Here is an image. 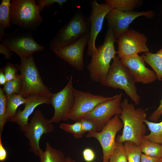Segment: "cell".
Masks as SVG:
<instances>
[{
    "label": "cell",
    "instance_id": "obj_35",
    "mask_svg": "<svg viewBox=\"0 0 162 162\" xmlns=\"http://www.w3.org/2000/svg\"><path fill=\"white\" fill-rule=\"evenodd\" d=\"M162 115V98L160 104L155 110L151 115L149 119L154 122H157Z\"/></svg>",
    "mask_w": 162,
    "mask_h": 162
},
{
    "label": "cell",
    "instance_id": "obj_14",
    "mask_svg": "<svg viewBox=\"0 0 162 162\" xmlns=\"http://www.w3.org/2000/svg\"><path fill=\"white\" fill-rule=\"evenodd\" d=\"M75 100L70 113L69 119L78 121L92 111L96 106L114 98L95 95L90 93L74 89Z\"/></svg>",
    "mask_w": 162,
    "mask_h": 162
},
{
    "label": "cell",
    "instance_id": "obj_8",
    "mask_svg": "<svg viewBox=\"0 0 162 162\" xmlns=\"http://www.w3.org/2000/svg\"><path fill=\"white\" fill-rule=\"evenodd\" d=\"M123 127V123L119 115L113 116L99 131L88 132L87 138H94L100 143L103 154V162L109 161L110 157L116 147L117 133Z\"/></svg>",
    "mask_w": 162,
    "mask_h": 162
},
{
    "label": "cell",
    "instance_id": "obj_23",
    "mask_svg": "<svg viewBox=\"0 0 162 162\" xmlns=\"http://www.w3.org/2000/svg\"><path fill=\"white\" fill-rule=\"evenodd\" d=\"M27 100V98H24L19 94H13L8 99L7 122L9 119L15 116L18 107L22 104H24Z\"/></svg>",
    "mask_w": 162,
    "mask_h": 162
},
{
    "label": "cell",
    "instance_id": "obj_42",
    "mask_svg": "<svg viewBox=\"0 0 162 162\" xmlns=\"http://www.w3.org/2000/svg\"><path fill=\"white\" fill-rule=\"evenodd\" d=\"M159 162H162V158L160 159V160Z\"/></svg>",
    "mask_w": 162,
    "mask_h": 162
},
{
    "label": "cell",
    "instance_id": "obj_15",
    "mask_svg": "<svg viewBox=\"0 0 162 162\" xmlns=\"http://www.w3.org/2000/svg\"><path fill=\"white\" fill-rule=\"evenodd\" d=\"M92 10L89 17L90 22V35L88 43L87 52L91 56L96 50L95 41L101 31L104 18L112 8L106 3L99 4L97 0L91 2Z\"/></svg>",
    "mask_w": 162,
    "mask_h": 162
},
{
    "label": "cell",
    "instance_id": "obj_5",
    "mask_svg": "<svg viewBox=\"0 0 162 162\" xmlns=\"http://www.w3.org/2000/svg\"><path fill=\"white\" fill-rule=\"evenodd\" d=\"M89 17L85 16L78 8L70 20L61 28L51 40L50 46L52 51L77 41L90 32Z\"/></svg>",
    "mask_w": 162,
    "mask_h": 162
},
{
    "label": "cell",
    "instance_id": "obj_3",
    "mask_svg": "<svg viewBox=\"0 0 162 162\" xmlns=\"http://www.w3.org/2000/svg\"><path fill=\"white\" fill-rule=\"evenodd\" d=\"M16 66L22 81L19 94L25 98L34 95L51 98L52 93L43 82L32 55L20 58V64Z\"/></svg>",
    "mask_w": 162,
    "mask_h": 162
},
{
    "label": "cell",
    "instance_id": "obj_31",
    "mask_svg": "<svg viewBox=\"0 0 162 162\" xmlns=\"http://www.w3.org/2000/svg\"><path fill=\"white\" fill-rule=\"evenodd\" d=\"M3 69L7 81L16 79L19 75L17 67L10 63L7 62Z\"/></svg>",
    "mask_w": 162,
    "mask_h": 162
},
{
    "label": "cell",
    "instance_id": "obj_29",
    "mask_svg": "<svg viewBox=\"0 0 162 162\" xmlns=\"http://www.w3.org/2000/svg\"><path fill=\"white\" fill-rule=\"evenodd\" d=\"M116 146L110 155L109 162H128L123 143L116 140Z\"/></svg>",
    "mask_w": 162,
    "mask_h": 162
},
{
    "label": "cell",
    "instance_id": "obj_18",
    "mask_svg": "<svg viewBox=\"0 0 162 162\" xmlns=\"http://www.w3.org/2000/svg\"><path fill=\"white\" fill-rule=\"evenodd\" d=\"M27 98L23 109L17 111L14 116L9 119L8 122H14L19 126L20 130L24 132L28 123L29 117L35 108L43 104H50L51 98L43 96L34 95Z\"/></svg>",
    "mask_w": 162,
    "mask_h": 162
},
{
    "label": "cell",
    "instance_id": "obj_43",
    "mask_svg": "<svg viewBox=\"0 0 162 162\" xmlns=\"http://www.w3.org/2000/svg\"><path fill=\"white\" fill-rule=\"evenodd\" d=\"M107 162H109V161H108Z\"/></svg>",
    "mask_w": 162,
    "mask_h": 162
},
{
    "label": "cell",
    "instance_id": "obj_10",
    "mask_svg": "<svg viewBox=\"0 0 162 162\" xmlns=\"http://www.w3.org/2000/svg\"><path fill=\"white\" fill-rule=\"evenodd\" d=\"M73 78V76H71L68 83L62 89L52 93L51 95L50 104L53 107L54 112L50 120L53 123L69 119L75 100Z\"/></svg>",
    "mask_w": 162,
    "mask_h": 162
},
{
    "label": "cell",
    "instance_id": "obj_16",
    "mask_svg": "<svg viewBox=\"0 0 162 162\" xmlns=\"http://www.w3.org/2000/svg\"><path fill=\"white\" fill-rule=\"evenodd\" d=\"M89 35V32L75 42L52 51L75 68L82 70L84 68L83 52Z\"/></svg>",
    "mask_w": 162,
    "mask_h": 162
},
{
    "label": "cell",
    "instance_id": "obj_41",
    "mask_svg": "<svg viewBox=\"0 0 162 162\" xmlns=\"http://www.w3.org/2000/svg\"><path fill=\"white\" fill-rule=\"evenodd\" d=\"M66 162H75V161L71 157L68 156L66 157Z\"/></svg>",
    "mask_w": 162,
    "mask_h": 162
},
{
    "label": "cell",
    "instance_id": "obj_38",
    "mask_svg": "<svg viewBox=\"0 0 162 162\" xmlns=\"http://www.w3.org/2000/svg\"><path fill=\"white\" fill-rule=\"evenodd\" d=\"M160 158L152 157L142 153L140 162H159Z\"/></svg>",
    "mask_w": 162,
    "mask_h": 162
},
{
    "label": "cell",
    "instance_id": "obj_39",
    "mask_svg": "<svg viewBox=\"0 0 162 162\" xmlns=\"http://www.w3.org/2000/svg\"><path fill=\"white\" fill-rule=\"evenodd\" d=\"M7 81L4 72L3 68H1L0 69V85L4 86L6 83Z\"/></svg>",
    "mask_w": 162,
    "mask_h": 162
},
{
    "label": "cell",
    "instance_id": "obj_22",
    "mask_svg": "<svg viewBox=\"0 0 162 162\" xmlns=\"http://www.w3.org/2000/svg\"><path fill=\"white\" fill-rule=\"evenodd\" d=\"M144 123L147 125L150 132L149 134L145 135L142 139L162 144V121L157 123L150 122L146 119Z\"/></svg>",
    "mask_w": 162,
    "mask_h": 162
},
{
    "label": "cell",
    "instance_id": "obj_20",
    "mask_svg": "<svg viewBox=\"0 0 162 162\" xmlns=\"http://www.w3.org/2000/svg\"><path fill=\"white\" fill-rule=\"evenodd\" d=\"M40 162H66V157L62 151L52 146L48 142L45 149L40 152L38 156Z\"/></svg>",
    "mask_w": 162,
    "mask_h": 162
},
{
    "label": "cell",
    "instance_id": "obj_28",
    "mask_svg": "<svg viewBox=\"0 0 162 162\" xmlns=\"http://www.w3.org/2000/svg\"><path fill=\"white\" fill-rule=\"evenodd\" d=\"M11 1L2 0L0 5V24L11 28L10 13Z\"/></svg>",
    "mask_w": 162,
    "mask_h": 162
},
{
    "label": "cell",
    "instance_id": "obj_9",
    "mask_svg": "<svg viewBox=\"0 0 162 162\" xmlns=\"http://www.w3.org/2000/svg\"><path fill=\"white\" fill-rule=\"evenodd\" d=\"M50 120L46 118L42 112L38 110L34 113L30 121L24 131L25 135L29 141L30 151L38 156L42 150L40 141L43 135L52 132L54 126Z\"/></svg>",
    "mask_w": 162,
    "mask_h": 162
},
{
    "label": "cell",
    "instance_id": "obj_11",
    "mask_svg": "<svg viewBox=\"0 0 162 162\" xmlns=\"http://www.w3.org/2000/svg\"><path fill=\"white\" fill-rule=\"evenodd\" d=\"M148 39L143 34L133 29H129L116 40L118 46V56L120 59L149 52Z\"/></svg>",
    "mask_w": 162,
    "mask_h": 162
},
{
    "label": "cell",
    "instance_id": "obj_7",
    "mask_svg": "<svg viewBox=\"0 0 162 162\" xmlns=\"http://www.w3.org/2000/svg\"><path fill=\"white\" fill-rule=\"evenodd\" d=\"M1 42L11 51L17 54L20 58L28 57L44 49V46L34 39L32 32L19 28L5 34Z\"/></svg>",
    "mask_w": 162,
    "mask_h": 162
},
{
    "label": "cell",
    "instance_id": "obj_26",
    "mask_svg": "<svg viewBox=\"0 0 162 162\" xmlns=\"http://www.w3.org/2000/svg\"><path fill=\"white\" fill-rule=\"evenodd\" d=\"M21 87V79L19 74L16 79L7 81L3 89L8 99L13 94H20Z\"/></svg>",
    "mask_w": 162,
    "mask_h": 162
},
{
    "label": "cell",
    "instance_id": "obj_21",
    "mask_svg": "<svg viewBox=\"0 0 162 162\" xmlns=\"http://www.w3.org/2000/svg\"><path fill=\"white\" fill-rule=\"evenodd\" d=\"M105 2L112 8H116L120 11L129 12L141 5L142 0H106Z\"/></svg>",
    "mask_w": 162,
    "mask_h": 162
},
{
    "label": "cell",
    "instance_id": "obj_1",
    "mask_svg": "<svg viewBox=\"0 0 162 162\" xmlns=\"http://www.w3.org/2000/svg\"><path fill=\"white\" fill-rule=\"evenodd\" d=\"M121 107L122 111L119 116L123 123V130L122 134L118 136L116 140L122 143L131 141L140 146L146 132L144 123L147 115L146 111L141 108H135L126 98L121 102Z\"/></svg>",
    "mask_w": 162,
    "mask_h": 162
},
{
    "label": "cell",
    "instance_id": "obj_24",
    "mask_svg": "<svg viewBox=\"0 0 162 162\" xmlns=\"http://www.w3.org/2000/svg\"><path fill=\"white\" fill-rule=\"evenodd\" d=\"M140 146L142 153L160 158H162V144L142 139Z\"/></svg>",
    "mask_w": 162,
    "mask_h": 162
},
{
    "label": "cell",
    "instance_id": "obj_36",
    "mask_svg": "<svg viewBox=\"0 0 162 162\" xmlns=\"http://www.w3.org/2000/svg\"><path fill=\"white\" fill-rule=\"evenodd\" d=\"M0 53L4 56V59L6 60L11 59L13 55L11 51L2 43L0 44Z\"/></svg>",
    "mask_w": 162,
    "mask_h": 162
},
{
    "label": "cell",
    "instance_id": "obj_17",
    "mask_svg": "<svg viewBox=\"0 0 162 162\" xmlns=\"http://www.w3.org/2000/svg\"><path fill=\"white\" fill-rule=\"evenodd\" d=\"M120 59L136 82L148 84L157 79L154 71L146 66V62L142 56L136 54Z\"/></svg>",
    "mask_w": 162,
    "mask_h": 162
},
{
    "label": "cell",
    "instance_id": "obj_19",
    "mask_svg": "<svg viewBox=\"0 0 162 162\" xmlns=\"http://www.w3.org/2000/svg\"><path fill=\"white\" fill-rule=\"evenodd\" d=\"M146 63L152 69L159 81H162V46L156 53L148 52L142 56Z\"/></svg>",
    "mask_w": 162,
    "mask_h": 162
},
{
    "label": "cell",
    "instance_id": "obj_37",
    "mask_svg": "<svg viewBox=\"0 0 162 162\" xmlns=\"http://www.w3.org/2000/svg\"><path fill=\"white\" fill-rule=\"evenodd\" d=\"M1 136H0V161L4 162L7 157V151L2 144Z\"/></svg>",
    "mask_w": 162,
    "mask_h": 162
},
{
    "label": "cell",
    "instance_id": "obj_33",
    "mask_svg": "<svg viewBox=\"0 0 162 162\" xmlns=\"http://www.w3.org/2000/svg\"><path fill=\"white\" fill-rule=\"evenodd\" d=\"M67 2L66 0H38L37 1V4L39 6L41 11L43 10L45 7L51 6L55 3H58L61 8L63 3Z\"/></svg>",
    "mask_w": 162,
    "mask_h": 162
},
{
    "label": "cell",
    "instance_id": "obj_32",
    "mask_svg": "<svg viewBox=\"0 0 162 162\" xmlns=\"http://www.w3.org/2000/svg\"><path fill=\"white\" fill-rule=\"evenodd\" d=\"M78 121L81 123L85 133L86 132H98L100 130L97 125L90 120L81 118Z\"/></svg>",
    "mask_w": 162,
    "mask_h": 162
},
{
    "label": "cell",
    "instance_id": "obj_12",
    "mask_svg": "<svg viewBox=\"0 0 162 162\" xmlns=\"http://www.w3.org/2000/svg\"><path fill=\"white\" fill-rule=\"evenodd\" d=\"M154 15V11L150 10L126 12L112 8L106 18L108 28L113 31L116 40L121 34L129 29L130 24L138 17L144 16L150 19Z\"/></svg>",
    "mask_w": 162,
    "mask_h": 162
},
{
    "label": "cell",
    "instance_id": "obj_25",
    "mask_svg": "<svg viewBox=\"0 0 162 162\" xmlns=\"http://www.w3.org/2000/svg\"><path fill=\"white\" fill-rule=\"evenodd\" d=\"M128 162H140L142 152L140 146L127 141L123 143Z\"/></svg>",
    "mask_w": 162,
    "mask_h": 162
},
{
    "label": "cell",
    "instance_id": "obj_6",
    "mask_svg": "<svg viewBox=\"0 0 162 162\" xmlns=\"http://www.w3.org/2000/svg\"><path fill=\"white\" fill-rule=\"evenodd\" d=\"M136 82L128 69L121 62L120 58L116 56L101 84L114 89L123 90L137 105L140 103V97L138 93Z\"/></svg>",
    "mask_w": 162,
    "mask_h": 162
},
{
    "label": "cell",
    "instance_id": "obj_13",
    "mask_svg": "<svg viewBox=\"0 0 162 162\" xmlns=\"http://www.w3.org/2000/svg\"><path fill=\"white\" fill-rule=\"evenodd\" d=\"M122 96L120 93L113 98L99 104L81 118L94 122L101 130L113 116L121 113Z\"/></svg>",
    "mask_w": 162,
    "mask_h": 162
},
{
    "label": "cell",
    "instance_id": "obj_34",
    "mask_svg": "<svg viewBox=\"0 0 162 162\" xmlns=\"http://www.w3.org/2000/svg\"><path fill=\"white\" fill-rule=\"evenodd\" d=\"M82 155L84 160L86 162H92L95 157L94 152L91 148H86L83 151Z\"/></svg>",
    "mask_w": 162,
    "mask_h": 162
},
{
    "label": "cell",
    "instance_id": "obj_40",
    "mask_svg": "<svg viewBox=\"0 0 162 162\" xmlns=\"http://www.w3.org/2000/svg\"><path fill=\"white\" fill-rule=\"evenodd\" d=\"M7 28L0 24V41H1L5 35L4 31Z\"/></svg>",
    "mask_w": 162,
    "mask_h": 162
},
{
    "label": "cell",
    "instance_id": "obj_30",
    "mask_svg": "<svg viewBox=\"0 0 162 162\" xmlns=\"http://www.w3.org/2000/svg\"><path fill=\"white\" fill-rule=\"evenodd\" d=\"M8 99L3 88H0V136H2L4 126L7 122Z\"/></svg>",
    "mask_w": 162,
    "mask_h": 162
},
{
    "label": "cell",
    "instance_id": "obj_27",
    "mask_svg": "<svg viewBox=\"0 0 162 162\" xmlns=\"http://www.w3.org/2000/svg\"><path fill=\"white\" fill-rule=\"evenodd\" d=\"M59 127L65 132L72 134L76 139L81 138L85 133L79 121L72 124L61 123L59 125Z\"/></svg>",
    "mask_w": 162,
    "mask_h": 162
},
{
    "label": "cell",
    "instance_id": "obj_2",
    "mask_svg": "<svg viewBox=\"0 0 162 162\" xmlns=\"http://www.w3.org/2000/svg\"><path fill=\"white\" fill-rule=\"evenodd\" d=\"M113 31L108 28L102 44L97 47L91 56V59L87 66L91 79L102 84L110 67V62L117 52L115 50L116 41Z\"/></svg>",
    "mask_w": 162,
    "mask_h": 162
},
{
    "label": "cell",
    "instance_id": "obj_4",
    "mask_svg": "<svg viewBox=\"0 0 162 162\" xmlns=\"http://www.w3.org/2000/svg\"><path fill=\"white\" fill-rule=\"evenodd\" d=\"M36 2L34 0H12L10 8V23L32 32L37 29L44 20Z\"/></svg>",
    "mask_w": 162,
    "mask_h": 162
}]
</instances>
